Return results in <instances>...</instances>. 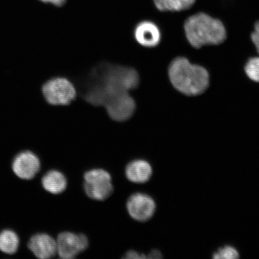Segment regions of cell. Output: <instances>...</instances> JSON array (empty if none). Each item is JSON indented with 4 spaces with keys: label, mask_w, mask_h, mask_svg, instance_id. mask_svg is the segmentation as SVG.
Instances as JSON below:
<instances>
[{
    "label": "cell",
    "mask_w": 259,
    "mask_h": 259,
    "mask_svg": "<svg viewBox=\"0 0 259 259\" xmlns=\"http://www.w3.org/2000/svg\"><path fill=\"white\" fill-rule=\"evenodd\" d=\"M83 187L87 196L97 200L108 198L113 192L111 177L103 169H93L84 175Z\"/></svg>",
    "instance_id": "5"
},
{
    "label": "cell",
    "mask_w": 259,
    "mask_h": 259,
    "mask_svg": "<svg viewBox=\"0 0 259 259\" xmlns=\"http://www.w3.org/2000/svg\"><path fill=\"white\" fill-rule=\"evenodd\" d=\"M239 257L238 251L234 247L229 245L219 249L213 255V258L215 259H235Z\"/></svg>",
    "instance_id": "17"
},
{
    "label": "cell",
    "mask_w": 259,
    "mask_h": 259,
    "mask_svg": "<svg viewBox=\"0 0 259 259\" xmlns=\"http://www.w3.org/2000/svg\"><path fill=\"white\" fill-rule=\"evenodd\" d=\"M162 257H163V256H162V254H161V252L157 250H152L150 252V253H149V255L147 256V258H151V259H153V258L158 259V258H161Z\"/></svg>",
    "instance_id": "21"
},
{
    "label": "cell",
    "mask_w": 259,
    "mask_h": 259,
    "mask_svg": "<svg viewBox=\"0 0 259 259\" xmlns=\"http://www.w3.org/2000/svg\"><path fill=\"white\" fill-rule=\"evenodd\" d=\"M184 31L188 41L196 49L221 44L226 38V28L222 21L203 13L188 18Z\"/></svg>",
    "instance_id": "3"
},
{
    "label": "cell",
    "mask_w": 259,
    "mask_h": 259,
    "mask_svg": "<svg viewBox=\"0 0 259 259\" xmlns=\"http://www.w3.org/2000/svg\"><path fill=\"white\" fill-rule=\"evenodd\" d=\"M134 37L141 46L154 48L160 44L161 33L160 28L154 22L144 21L136 26Z\"/></svg>",
    "instance_id": "10"
},
{
    "label": "cell",
    "mask_w": 259,
    "mask_h": 259,
    "mask_svg": "<svg viewBox=\"0 0 259 259\" xmlns=\"http://www.w3.org/2000/svg\"><path fill=\"white\" fill-rule=\"evenodd\" d=\"M245 72L251 80L259 82V57L250 58L245 66Z\"/></svg>",
    "instance_id": "16"
},
{
    "label": "cell",
    "mask_w": 259,
    "mask_h": 259,
    "mask_svg": "<svg viewBox=\"0 0 259 259\" xmlns=\"http://www.w3.org/2000/svg\"><path fill=\"white\" fill-rule=\"evenodd\" d=\"M12 170L20 179L30 180L40 170V161L36 155L26 151L18 154L12 164Z\"/></svg>",
    "instance_id": "9"
},
{
    "label": "cell",
    "mask_w": 259,
    "mask_h": 259,
    "mask_svg": "<svg viewBox=\"0 0 259 259\" xmlns=\"http://www.w3.org/2000/svg\"><path fill=\"white\" fill-rule=\"evenodd\" d=\"M157 9L162 12H180L192 8L196 0H153Z\"/></svg>",
    "instance_id": "15"
},
{
    "label": "cell",
    "mask_w": 259,
    "mask_h": 259,
    "mask_svg": "<svg viewBox=\"0 0 259 259\" xmlns=\"http://www.w3.org/2000/svg\"><path fill=\"white\" fill-rule=\"evenodd\" d=\"M19 238L12 230L6 229L0 232V251L5 254H14L18 251Z\"/></svg>",
    "instance_id": "14"
},
{
    "label": "cell",
    "mask_w": 259,
    "mask_h": 259,
    "mask_svg": "<svg viewBox=\"0 0 259 259\" xmlns=\"http://www.w3.org/2000/svg\"><path fill=\"white\" fill-rule=\"evenodd\" d=\"M57 253L61 258L72 259L88 247L89 240L85 235L72 232L61 233L57 238Z\"/></svg>",
    "instance_id": "7"
},
{
    "label": "cell",
    "mask_w": 259,
    "mask_h": 259,
    "mask_svg": "<svg viewBox=\"0 0 259 259\" xmlns=\"http://www.w3.org/2000/svg\"><path fill=\"white\" fill-rule=\"evenodd\" d=\"M251 38L259 55V21L255 24L254 30L251 33Z\"/></svg>",
    "instance_id": "18"
},
{
    "label": "cell",
    "mask_w": 259,
    "mask_h": 259,
    "mask_svg": "<svg viewBox=\"0 0 259 259\" xmlns=\"http://www.w3.org/2000/svg\"><path fill=\"white\" fill-rule=\"evenodd\" d=\"M41 93L45 102L51 106H66L75 99L76 90L70 80L64 77H54L42 84Z\"/></svg>",
    "instance_id": "4"
},
{
    "label": "cell",
    "mask_w": 259,
    "mask_h": 259,
    "mask_svg": "<svg viewBox=\"0 0 259 259\" xmlns=\"http://www.w3.org/2000/svg\"><path fill=\"white\" fill-rule=\"evenodd\" d=\"M107 113L113 120H128L134 114L136 102L128 92L115 94L106 100L104 105Z\"/></svg>",
    "instance_id": "6"
},
{
    "label": "cell",
    "mask_w": 259,
    "mask_h": 259,
    "mask_svg": "<svg viewBox=\"0 0 259 259\" xmlns=\"http://www.w3.org/2000/svg\"><path fill=\"white\" fill-rule=\"evenodd\" d=\"M125 258H132V259H143L147 258V257L144 254H140L139 252L134 251L131 250L127 252L125 254Z\"/></svg>",
    "instance_id": "19"
},
{
    "label": "cell",
    "mask_w": 259,
    "mask_h": 259,
    "mask_svg": "<svg viewBox=\"0 0 259 259\" xmlns=\"http://www.w3.org/2000/svg\"><path fill=\"white\" fill-rule=\"evenodd\" d=\"M140 78L134 68L108 63L97 65L81 84L83 98L94 106H103L109 97L137 89Z\"/></svg>",
    "instance_id": "1"
},
{
    "label": "cell",
    "mask_w": 259,
    "mask_h": 259,
    "mask_svg": "<svg viewBox=\"0 0 259 259\" xmlns=\"http://www.w3.org/2000/svg\"><path fill=\"white\" fill-rule=\"evenodd\" d=\"M153 170L150 163L143 160H134L130 163L125 169L126 177L135 183L147 182L152 176Z\"/></svg>",
    "instance_id": "12"
},
{
    "label": "cell",
    "mask_w": 259,
    "mask_h": 259,
    "mask_svg": "<svg viewBox=\"0 0 259 259\" xmlns=\"http://www.w3.org/2000/svg\"><path fill=\"white\" fill-rule=\"evenodd\" d=\"M168 74L178 92L189 96L205 92L209 85V74L205 68L193 64L184 57H178L169 65Z\"/></svg>",
    "instance_id": "2"
},
{
    "label": "cell",
    "mask_w": 259,
    "mask_h": 259,
    "mask_svg": "<svg viewBox=\"0 0 259 259\" xmlns=\"http://www.w3.org/2000/svg\"><path fill=\"white\" fill-rule=\"evenodd\" d=\"M28 248L35 257L41 259L53 257L57 253V241L46 234H38L32 236Z\"/></svg>",
    "instance_id": "11"
},
{
    "label": "cell",
    "mask_w": 259,
    "mask_h": 259,
    "mask_svg": "<svg viewBox=\"0 0 259 259\" xmlns=\"http://www.w3.org/2000/svg\"><path fill=\"white\" fill-rule=\"evenodd\" d=\"M154 200L147 194L137 193L129 197L127 208L130 215L139 222H146L154 215Z\"/></svg>",
    "instance_id": "8"
},
{
    "label": "cell",
    "mask_w": 259,
    "mask_h": 259,
    "mask_svg": "<svg viewBox=\"0 0 259 259\" xmlns=\"http://www.w3.org/2000/svg\"><path fill=\"white\" fill-rule=\"evenodd\" d=\"M39 1L45 3H49V4L53 5L59 7V6L64 5L67 0H39Z\"/></svg>",
    "instance_id": "20"
},
{
    "label": "cell",
    "mask_w": 259,
    "mask_h": 259,
    "mask_svg": "<svg viewBox=\"0 0 259 259\" xmlns=\"http://www.w3.org/2000/svg\"><path fill=\"white\" fill-rule=\"evenodd\" d=\"M45 190L52 194L63 193L67 187V180L62 173L57 170H51L45 174L41 180Z\"/></svg>",
    "instance_id": "13"
}]
</instances>
